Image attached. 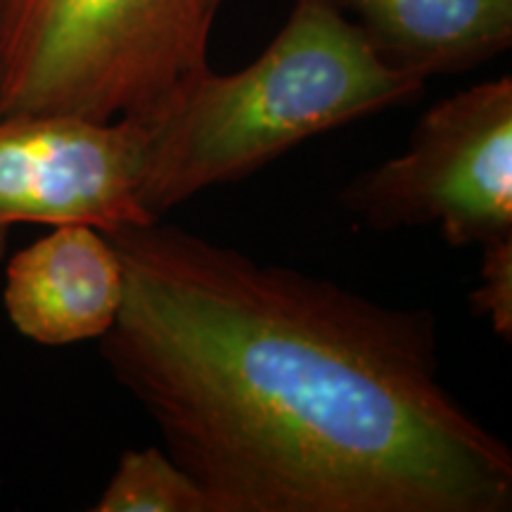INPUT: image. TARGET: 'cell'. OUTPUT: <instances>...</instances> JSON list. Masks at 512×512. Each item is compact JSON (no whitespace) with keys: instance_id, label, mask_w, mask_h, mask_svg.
<instances>
[{"instance_id":"cell-1","label":"cell","mask_w":512,"mask_h":512,"mask_svg":"<svg viewBox=\"0 0 512 512\" xmlns=\"http://www.w3.org/2000/svg\"><path fill=\"white\" fill-rule=\"evenodd\" d=\"M100 337L207 512H510L512 453L439 377L432 311L152 221L107 235Z\"/></svg>"},{"instance_id":"cell-2","label":"cell","mask_w":512,"mask_h":512,"mask_svg":"<svg viewBox=\"0 0 512 512\" xmlns=\"http://www.w3.org/2000/svg\"><path fill=\"white\" fill-rule=\"evenodd\" d=\"M425 79L387 64L325 0H294L285 27L233 74L197 72L145 126L140 202L152 219L245 181L292 147L411 102Z\"/></svg>"},{"instance_id":"cell-3","label":"cell","mask_w":512,"mask_h":512,"mask_svg":"<svg viewBox=\"0 0 512 512\" xmlns=\"http://www.w3.org/2000/svg\"><path fill=\"white\" fill-rule=\"evenodd\" d=\"M209 0H0V117H145L209 67Z\"/></svg>"},{"instance_id":"cell-4","label":"cell","mask_w":512,"mask_h":512,"mask_svg":"<svg viewBox=\"0 0 512 512\" xmlns=\"http://www.w3.org/2000/svg\"><path fill=\"white\" fill-rule=\"evenodd\" d=\"M344 207L373 230L437 226L453 247L512 240V79L430 107L406 150L351 181Z\"/></svg>"},{"instance_id":"cell-5","label":"cell","mask_w":512,"mask_h":512,"mask_svg":"<svg viewBox=\"0 0 512 512\" xmlns=\"http://www.w3.org/2000/svg\"><path fill=\"white\" fill-rule=\"evenodd\" d=\"M143 155L138 117H0V259L17 226L88 223L110 235L159 221L140 202Z\"/></svg>"},{"instance_id":"cell-6","label":"cell","mask_w":512,"mask_h":512,"mask_svg":"<svg viewBox=\"0 0 512 512\" xmlns=\"http://www.w3.org/2000/svg\"><path fill=\"white\" fill-rule=\"evenodd\" d=\"M5 268L3 306L19 335L41 347L100 339L124 304V264L114 242L88 223L50 226Z\"/></svg>"},{"instance_id":"cell-7","label":"cell","mask_w":512,"mask_h":512,"mask_svg":"<svg viewBox=\"0 0 512 512\" xmlns=\"http://www.w3.org/2000/svg\"><path fill=\"white\" fill-rule=\"evenodd\" d=\"M384 62L422 79L475 69L512 43V0H325Z\"/></svg>"},{"instance_id":"cell-8","label":"cell","mask_w":512,"mask_h":512,"mask_svg":"<svg viewBox=\"0 0 512 512\" xmlns=\"http://www.w3.org/2000/svg\"><path fill=\"white\" fill-rule=\"evenodd\" d=\"M93 512H207L200 486L164 448H128Z\"/></svg>"},{"instance_id":"cell-9","label":"cell","mask_w":512,"mask_h":512,"mask_svg":"<svg viewBox=\"0 0 512 512\" xmlns=\"http://www.w3.org/2000/svg\"><path fill=\"white\" fill-rule=\"evenodd\" d=\"M472 306L491 320L498 337H512V240L482 247L479 285L472 292Z\"/></svg>"},{"instance_id":"cell-10","label":"cell","mask_w":512,"mask_h":512,"mask_svg":"<svg viewBox=\"0 0 512 512\" xmlns=\"http://www.w3.org/2000/svg\"><path fill=\"white\" fill-rule=\"evenodd\" d=\"M209 3H211V8H214L216 12H219V5L223 3V0H209Z\"/></svg>"}]
</instances>
